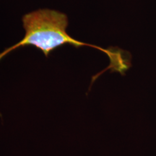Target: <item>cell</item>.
<instances>
[{
	"label": "cell",
	"mask_w": 156,
	"mask_h": 156,
	"mask_svg": "<svg viewBox=\"0 0 156 156\" xmlns=\"http://www.w3.org/2000/svg\"><path fill=\"white\" fill-rule=\"evenodd\" d=\"M22 22L25 30L24 37L17 44L2 51L0 60L17 48L25 46H34L48 57L56 48L69 45L75 48L88 46L100 50L108 56L110 60L108 68L113 69V71L124 74L130 67V57L126 56L127 53L124 51L113 47L103 48L70 36L67 31L69 25L68 17L61 12L40 9L25 14L23 17Z\"/></svg>",
	"instance_id": "1"
}]
</instances>
